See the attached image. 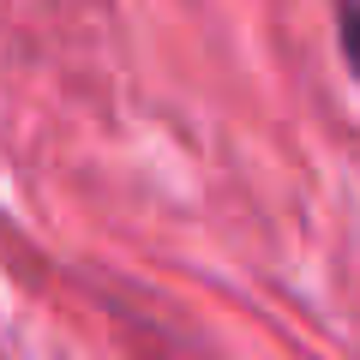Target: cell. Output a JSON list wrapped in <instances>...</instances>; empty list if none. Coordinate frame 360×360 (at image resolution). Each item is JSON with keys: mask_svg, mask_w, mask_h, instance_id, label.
Wrapping results in <instances>:
<instances>
[{"mask_svg": "<svg viewBox=\"0 0 360 360\" xmlns=\"http://www.w3.org/2000/svg\"><path fill=\"white\" fill-rule=\"evenodd\" d=\"M336 49H342L348 72L360 78V0H336Z\"/></svg>", "mask_w": 360, "mask_h": 360, "instance_id": "1", "label": "cell"}]
</instances>
